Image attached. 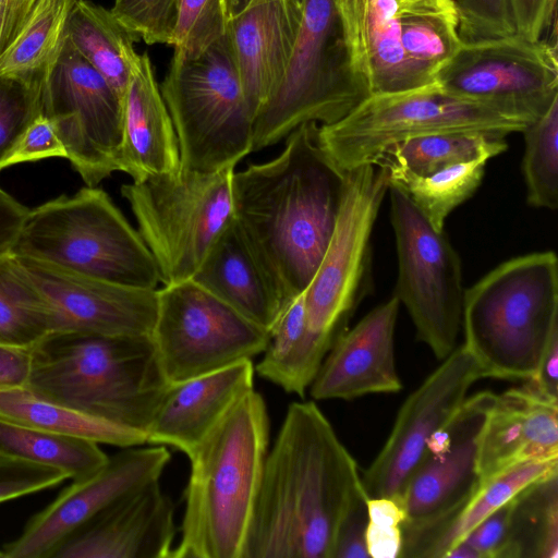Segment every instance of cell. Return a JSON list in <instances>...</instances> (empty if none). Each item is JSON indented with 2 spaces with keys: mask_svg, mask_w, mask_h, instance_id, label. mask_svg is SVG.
<instances>
[{
  "mask_svg": "<svg viewBox=\"0 0 558 558\" xmlns=\"http://www.w3.org/2000/svg\"><path fill=\"white\" fill-rule=\"evenodd\" d=\"M364 495L356 461L320 409L291 403L264 462L242 558H331L343 515Z\"/></svg>",
  "mask_w": 558,
  "mask_h": 558,
  "instance_id": "6da1fadb",
  "label": "cell"
},
{
  "mask_svg": "<svg viewBox=\"0 0 558 558\" xmlns=\"http://www.w3.org/2000/svg\"><path fill=\"white\" fill-rule=\"evenodd\" d=\"M315 122L274 159L232 177L234 219L283 306L306 290L333 234L345 173L317 143Z\"/></svg>",
  "mask_w": 558,
  "mask_h": 558,
  "instance_id": "7a4b0ae2",
  "label": "cell"
},
{
  "mask_svg": "<svg viewBox=\"0 0 558 558\" xmlns=\"http://www.w3.org/2000/svg\"><path fill=\"white\" fill-rule=\"evenodd\" d=\"M268 445L267 407L252 389L187 454L181 538L171 558H242Z\"/></svg>",
  "mask_w": 558,
  "mask_h": 558,
  "instance_id": "3957f363",
  "label": "cell"
},
{
  "mask_svg": "<svg viewBox=\"0 0 558 558\" xmlns=\"http://www.w3.org/2000/svg\"><path fill=\"white\" fill-rule=\"evenodd\" d=\"M31 354L34 393L145 435L171 385L150 336L52 331Z\"/></svg>",
  "mask_w": 558,
  "mask_h": 558,
  "instance_id": "277c9868",
  "label": "cell"
},
{
  "mask_svg": "<svg viewBox=\"0 0 558 558\" xmlns=\"http://www.w3.org/2000/svg\"><path fill=\"white\" fill-rule=\"evenodd\" d=\"M462 328L485 377L532 379L558 332L556 253L511 258L465 290Z\"/></svg>",
  "mask_w": 558,
  "mask_h": 558,
  "instance_id": "5b68a950",
  "label": "cell"
},
{
  "mask_svg": "<svg viewBox=\"0 0 558 558\" xmlns=\"http://www.w3.org/2000/svg\"><path fill=\"white\" fill-rule=\"evenodd\" d=\"M11 252L120 286L154 290L161 282L138 231L96 186L29 210Z\"/></svg>",
  "mask_w": 558,
  "mask_h": 558,
  "instance_id": "8992f818",
  "label": "cell"
},
{
  "mask_svg": "<svg viewBox=\"0 0 558 558\" xmlns=\"http://www.w3.org/2000/svg\"><path fill=\"white\" fill-rule=\"evenodd\" d=\"M368 95L354 65L340 0H303L284 80L254 119L253 150L277 144L303 123H335Z\"/></svg>",
  "mask_w": 558,
  "mask_h": 558,
  "instance_id": "52a82bcc",
  "label": "cell"
},
{
  "mask_svg": "<svg viewBox=\"0 0 558 558\" xmlns=\"http://www.w3.org/2000/svg\"><path fill=\"white\" fill-rule=\"evenodd\" d=\"M159 87L175 130L182 168L234 169L253 151L254 119L228 31L195 58H172Z\"/></svg>",
  "mask_w": 558,
  "mask_h": 558,
  "instance_id": "ba28073f",
  "label": "cell"
},
{
  "mask_svg": "<svg viewBox=\"0 0 558 558\" xmlns=\"http://www.w3.org/2000/svg\"><path fill=\"white\" fill-rule=\"evenodd\" d=\"M530 123L462 99L432 83L398 93L368 95L339 121L318 125L317 143L335 166L349 172L375 165L391 146L437 133L476 132L507 136Z\"/></svg>",
  "mask_w": 558,
  "mask_h": 558,
  "instance_id": "9c48e42d",
  "label": "cell"
},
{
  "mask_svg": "<svg viewBox=\"0 0 558 558\" xmlns=\"http://www.w3.org/2000/svg\"><path fill=\"white\" fill-rule=\"evenodd\" d=\"M234 169L180 168L121 186L163 284L190 280L233 218Z\"/></svg>",
  "mask_w": 558,
  "mask_h": 558,
  "instance_id": "30bf717a",
  "label": "cell"
},
{
  "mask_svg": "<svg viewBox=\"0 0 558 558\" xmlns=\"http://www.w3.org/2000/svg\"><path fill=\"white\" fill-rule=\"evenodd\" d=\"M398 278L395 296L407 308L418 340L444 360L462 328V264L444 230L436 229L398 187L389 185Z\"/></svg>",
  "mask_w": 558,
  "mask_h": 558,
  "instance_id": "8fae6325",
  "label": "cell"
},
{
  "mask_svg": "<svg viewBox=\"0 0 558 558\" xmlns=\"http://www.w3.org/2000/svg\"><path fill=\"white\" fill-rule=\"evenodd\" d=\"M150 338L165 377L177 384L252 360L269 332L190 279L157 289Z\"/></svg>",
  "mask_w": 558,
  "mask_h": 558,
  "instance_id": "7c38bea8",
  "label": "cell"
},
{
  "mask_svg": "<svg viewBox=\"0 0 558 558\" xmlns=\"http://www.w3.org/2000/svg\"><path fill=\"white\" fill-rule=\"evenodd\" d=\"M550 35L463 40L435 82L450 95L531 123L558 100L557 24Z\"/></svg>",
  "mask_w": 558,
  "mask_h": 558,
  "instance_id": "4fadbf2b",
  "label": "cell"
},
{
  "mask_svg": "<svg viewBox=\"0 0 558 558\" xmlns=\"http://www.w3.org/2000/svg\"><path fill=\"white\" fill-rule=\"evenodd\" d=\"M388 187L384 167L367 163L345 172L333 234L304 291L307 329L330 348L366 291L371 236Z\"/></svg>",
  "mask_w": 558,
  "mask_h": 558,
  "instance_id": "5bb4252c",
  "label": "cell"
},
{
  "mask_svg": "<svg viewBox=\"0 0 558 558\" xmlns=\"http://www.w3.org/2000/svg\"><path fill=\"white\" fill-rule=\"evenodd\" d=\"M40 106L87 186L119 171L123 100L66 38L43 84Z\"/></svg>",
  "mask_w": 558,
  "mask_h": 558,
  "instance_id": "9a60e30c",
  "label": "cell"
},
{
  "mask_svg": "<svg viewBox=\"0 0 558 558\" xmlns=\"http://www.w3.org/2000/svg\"><path fill=\"white\" fill-rule=\"evenodd\" d=\"M496 395L468 397L424 447L401 495V534L425 530L453 517L477 493L481 434Z\"/></svg>",
  "mask_w": 558,
  "mask_h": 558,
  "instance_id": "2e32d148",
  "label": "cell"
},
{
  "mask_svg": "<svg viewBox=\"0 0 558 558\" xmlns=\"http://www.w3.org/2000/svg\"><path fill=\"white\" fill-rule=\"evenodd\" d=\"M483 377L482 366L463 344L444 359L405 399L383 449L362 473L368 498L401 500L426 441L456 414L469 389Z\"/></svg>",
  "mask_w": 558,
  "mask_h": 558,
  "instance_id": "e0dca14e",
  "label": "cell"
},
{
  "mask_svg": "<svg viewBox=\"0 0 558 558\" xmlns=\"http://www.w3.org/2000/svg\"><path fill=\"white\" fill-rule=\"evenodd\" d=\"M171 458L163 445L126 447L93 474L73 480L21 535L5 544L7 558H50L74 532L128 494L159 481Z\"/></svg>",
  "mask_w": 558,
  "mask_h": 558,
  "instance_id": "ac0fdd59",
  "label": "cell"
},
{
  "mask_svg": "<svg viewBox=\"0 0 558 558\" xmlns=\"http://www.w3.org/2000/svg\"><path fill=\"white\" fill-rule=\"evenodd\" d=\"M19 258L53 311L54 331L150 336L157 314V289L120 286L36 259Z\"/></svg>",
  "mask_w": 558,
  "mask_h": 558,
  "instance_id": "d6986e66",
  "label": "cell"
},
{
  "mask_svg": "<svg viewBox=\"0 0 558 558\" xmlns=\"http://www.w3.org/2000/svg\"><path fill=\"white\" fill-rule=\"evenodd\" d=\"M174 536V505L155 481L93 518L50 558H171Z\"/></svg>",
  "mask_w": 558,
  "mask_h": 558,
  "instance_id": "ffe728a7",
  "label": "cell"
},
{
  "mask_svg": "<svg viewBox=\"0 0 558 558\" xmlns=\"http://www.w3.org/2000/svg\"><path fill=\"white\" fill-rule=\"evenodd\" d=\"M399 307L393 295L337 338L308 388L313 399L352 400L402 389L395 357Z\"/></svg>",
  "mask_w": 558,
  "mask_h": 558,
  "instance_id": "44dd1931",
  "label": "cell"
},
{
  "mask_svg": "<svg viewBox=\"0 0 558 558\" xmlns=\"http://www.w3.org/2000/svg\"><path fill=\"white\" fill-rule=\"evenodd\" d=\"M558 460V400L526 384L496 395L477 452L482 483L530 461Z\"/></svg>",
  "mask_w": 558,
  "mask_h": 558,
  "instance_id": "7402d4cb",
  "label": "cell"
},
{
  "mask_svg": "<svg viewBox=\"0 0 558 558\" xmlns=\"http://www.w3.org/2000/svg\"><path fill=\"white\" fill-rule=\"evenodd\" d=\"M300 23L301 13L284 0H252L228 21V36L253 119L284 80Z\"/></svg>",
  "mask_w": 558,
  "mask_h": 558,
  "instance_id": "603a6c76",
  "label": "cell"
},
{
  "mask_svg": "<svg viewBox=\"0 0 558 558\" xmlns=\"http://www.w3.org/2000/svg\"><path fill=\"white\" fill-rule=\"evenodd\" d=\"M253 379V362L245 360L171 384L147 428V444L168 445L187 456L231 407L254 389Z\"/></svg>",
  "mask_w": 558,
  "mask_h": 558,
  "instance_id": "cb8c5ba5",
  "label": "cell"
},
{
  "mask_svg": "<svg viewBox=\"0 0 558 558\" xmlns=\"http://www.w3.org/2000/svg\"><path fill=\"white\" fill-rule=\"evenodd\" d=\"M118 166L133 181L181 168L175 130L146 52L135 60L124 94Z\"/></svg>",
  "mask_w": 558,
  "mask_h": 558,
  "instance_id": "d4e9b609",
  "label": "cell"
},
{
  "mask_svg": "<svg viewBox=\"0 0 558 558\" xmlns=\"http://www.w3.org/2000/svg\"><path fill=\"white\" fill-rule=\"evenodd\" d=\"M359 75L368 94L404 92L429 85L408 60L393 0H340Z\"/></svg>",
  "mask_w": 558,
  "mask_h": 558,
  "instance_id": "484cf974",
  "label": "cell"
},
{
  "mask_svg": "<svg viewBox=\"0 0 558 558\" xmlns=\"http://www.w3.org/2000/svg\"><path fill=\"white\" fill-rule=\"evenodd\" d=\"M192 280L268 332L284 307L234 216Z\"/></svg>",
  "mask_w": 558,
  "mask_h": 558,
  "instance_id": "4316f807",
  "label": "cell"
},
{
  "mask_svg": "<svg viewBox=\"0 0 558 558\" xmlns=\"http://www.w3.org/2000/svg\"><path fill=\"white\" fill-rule=\"evenodd\" d=\"M558 472V460L514 465L482 484L477 493L449 520L402 534L399 558H446L475 526L529 484Z\"/></svg>",
  "mask_w": 558,
  "mask_h": 558,
  "instance_id": "83f0119b",
  "label": "cell"
},
{
  "mask_svg": "<svg viewBox=\"0 0 558 558\" xmlns=\"http://www.w3.org/2000/svg\"><path fill=\"white\" fill-rule=\"evenodd\" d=\"M329 350L307 329L302 292L286 304L271 327L256 372L286 392L303 398Z\"/></svg>",
  "mask_w": 558,
  "mask_h": 558,
  "instance_id": "f1b7e54d",
  "label": "cell"
},
{
  "mask_svg": "<svg viewBox=\"0 0 558 558\" xmlns=\"http://www.w3.org/2000/svg\"><path fill=\"white\" fill-rule=\"evenodd\" d=\"M65 38L93 65L123 100L138 54L140 39L110 10L87 0H75Z\"/></svg>",
  "mask_w": 558,
  "mask_h": 558,
  "instance_id": "f546056e",
  "label": "cell"
},
{
  "mask_svg": "<svg viewBox=\"0 0 558 558\" xmlns=\"http://www.w3.org/2000/svg\"><path fill=\"white\" fill-rule=\"evenodd\" d=\"M0 416L60 435L121 448L147 444L144 433L119 426L34 393L27 387L0 389Z\"/></svg>",
  "mask_w": 558,
  "mask_h": 558,
  "instance_id": "4dcf8cb0",
  "label": "cell"
},
{
  "mask_svg": "<svg viewBox=\"0 0 558 558\" xmlns=\"http://www.w3.org/2000/svg\"><path fill=\"white\" fill-rule=\"evenodd\" d=\"M0 458L54 469L72 481L93 474L108 460L95 441L56 434L2 416Z\"/></svg>",
  "mask_w": 558,
  "mask_h": 558,
  "instance_id": "1f68e13d",
  "label": "cell"
},
{
  "mask_svg": "<svg viewBox=\"0 0 558 558\" xmlns=\"http://www.w3.org/2000/svg\"><path fill=\"white\" fill-rule=\"evenodd\" d=\"M75 0H36L11 45L0 56V76L44 84L65 43Z\"/></svg>",
  "mask_w": 558,
  "mask_h": 558,
  "instance_id": "d6a6232c",
  "label": "cell"
},
{
  "mask_svg": "<svg viewBox=\"0 0 558 558\" xmlns=\"http://www.w3.org/2000/svg\"><path fill=\"white\" fill-rule=\"evenodd\" d=\"M54 330L53 311L20 258L0 253V343L32 348Z\"/></svg>",
  "mask_w": 558,
  "mask_h": 558,
  "instance_id": "836d02e7",
  "label": "cell"
},
{
  "mask_svg": "<svg viewBox=\"0 0 558 558\" xmlns=\"http://www.w3.org/2000/svg\"><path fill=\"white\" fill-rule=\"evenodd\" d=\"M488 160L458 163L427 175H418L396 161L380 157L376 166L387 170L389 185L400 189L438 230L449 214L480 186Z\"/></svg>",
  "mask_w": 558,
  "mask_h": 558,
  "instance_id": "e575fe53",
  "label": "cell"
},
{
  "mask_svg": "<svg viewBox=\"0 0 558 558\" xmlns=\"http://www.w3.org/2000/svg\"><path fill=\"white\" fill-rule=\"evenodd\" d=\"M558 557V472L512 497L506 543L499 558Z\"/></svg>",
  "mask_w": 558,
  "mask_h": 558,
  "instance_id": "d590c367",
  "label": "cell"
},
{
  "mask_svg": "<svg viewBox=\"0 0 558 558\" xmlns=\"http://www.w3.org/2000/svg\"><path fill=\"white\" fill-rule=\"evenodd\" d=\"M400 38L408 60L429 81L458 52L463 40L452 0L399 10Z\"/></svg>",
  "mask_w": 558,
  "mask_h": 558,
  "instance_id": "8d00e7d4",
  "label": "cell"
},
{
  "mask_svg": "<svg viewBox=\"0 0 558 558\" xmlns=\"http://www.w3.org/2000/svg\"><path fill=\"white\" fill-rule=\"evenodd\" d=\"M507 148L505 136L476 132L437 133L398 143L381 157L396 161L415 174L427 175L475 159L489 160Z\"/></svg>",
  "mask_w": 558,
  "mask_h": 558,
  "instance_id": "74e56055",
  "label": "cell"
},
{
  "mask_svg": "<svg viewBox=\"0 0 558 558\" xmlns=\"http://www.w3.org/2000/svg\"><path fill=\"white\" fill-rule=\"evenodd\" d=\"M522 173L527 204L536 208L558 207V100L524 130Z\"/></svg>",
  "mask_w": 558,
  "mask_h": 558,
  "instance_id": "f35d334b",
  "label": "cell"
},
{
  "mask_svg": "<svg viewBox=\"0 0 558 558\" xmlns=\"http://www.w3.org/2000/svg\"><path fill=\"white\" fill-rule=\"evenodd\" d=\"M228 21L227 0H178L172 58L199 56L227 34Z\"/></svg>",
  "mask_w": 558,
  "mask_h": 558,
  "instance_id": "ab89813d",
  "label": "cell"
},
{
  "mask_svg": "<svg viewBox=\"0 0 558 558\" xmlns=\"http://www.w3.org/2000/svg\"><path fill=\"white\" fill-rule=\"evenodd\" d=\"M43 84L0 76V171L29 124L41 113Z\"/></svg>",
  "mask_w": 558,
  "mask_h": 558,
  "instance_id": "60d3db41",
  "label": "cell"
},
{
  "mask_svg": "<svg viewBox=\"0 0 558 558\" xmlns=\"http://www.w3.org/2000/svg\"><path fill=\"white\" fill-rule=\"evenodd\" d=\"M178 0H114V17L147 45H170Z\"/></svg>",
  "mask_w": 558,
  "mask_h": 558,
  "instance_id": "b9f144b4",
  "label": "cell"
},
{
  "mask_svg": "<svg viewBox=\"0 0 558 558\" xmlns=\"http://www.w3.org/2000/svg\"><path fill=\"white\" fill-rule=\"evenodd\" d=\"M464 41L515 34L509 0H452Z\"/></svg>",
  "mask_w": 558,
  "mask_h": 558,
  "instance_id": "7bdbcfd3",
  "label": "cell"
},
{
  "mask_svg": "<svg viewBox=\"0 0 558 558\" xmlns=\"http://www.w3.org/2000/svg\"><path fill=\"white\" fill-rule=\"evenodd\" d=\"M366 545L372 558H399L404 510L401 500L389 497L367 499Z\"/></svg>",
  "mask_w": 558,
  "mask_h": 558,
  "instance_id": "ee69618b",
  "label": "cell"
},
{
  "mask_svg": "<svg viewBox=\"0 0 558 558\" xmlns=\"http://www.w3.org/2000/svg\"><path fill=\"white\" fill-rule=\"evenodd\" d=\"M66 478L54 469L0 458V504L53 487Z\"/></svg>",
  "mask_w": 558,
  "mask_h": 558,
  "instance_id": "f6af8a7d",
  "label": "cell"
},
{
  "mask_svg": "<svg viewBox=\"0 0 558 558\" xmlns=\"http://www.w3.org/2000/svg\"><path fill=\"white\" fill-rule=\"evenodd\" d=\"M49 157L66 158V151L51 121L40 113L26 129L10 156L2 163L1 170L16 163Z\"/></svg>",
  "mask_w": 558,
  "mask_h": 558,
  "instance_id": "bcb514c9",
  "label": "cell"
},
{
  "mask_svg": "<svg viewBox=\"0 0 558 558\" xmlns=\"http://www.w3.org/2000/svg\"><path fill=\"white\" fill-rule=\"evenodd\" d=\"M368 496L360 497L343 515L335 538L331 558H368L366 527Z\"/></svg>",
  "mask_w": 558,
  "mask_h": 558,
  "instance_id": "7dc6e473",
  "label": "cell"
},
{
  "mask_svg": "<svg viewBox=\"0 0 558 558\" xmlns=\"http://www.w3.org/2000/svg\"><path fill=\"white\" fill-rule=\"evenodd\" d=\"M512 498L500 506L462 541L474 549L478 558H499L507 539Z\"/></svg>",
  "mask_w": 558,
  "mask_h": 558,
  "instance_id": "c3c4849f",
  "label": "cell"
},
{
  "mask_svg": "<svg viewBox=\"0 0 558 558\" xmlns=\"http://www.w3.org/2000/svg\"><path fill=\"white\" fill-rule=\"evenodd\" d=\"M514 33L538 40L557 20V0H509Z\"/></svg>",
  "mask_w": 558,
  "mask_h": 558,
  "instance_id": "681fc988",
  "label": "cell"
},
{
  "mask_svg": "<svg viewBox=\"0 0 558 558\" xmlns=\"http://www.w3.org/2000/svg\"><path fill=\"white\" fill-rule=\"evenodd\" d=\"M31 365V348L0 343V389L26 387Z\"/></svg>",
  "mask_w": 558,
  "mask_h": 558,
  "instance_id": "f907efd6",
  "label": "cell"
},
{
  "mask_svg": "<svg viewBox=\"0 0 558 558\" xmlns=\"http://www.w3.org/2000/svg\"><path fill=\"white\" fill-rule=\"evenodd\" d=\"M29 209L0 187V253L11 251Z\"/></svg>",
  "mask_w": 558,
  "mask_h": 558,
  "instance_id": "816d5d0a",
  "label": "cell"
},
{
  "mask_svg": "<svg viewBox=\"0 0 558 558\" xmlns=\"http://www.w3.org/2000/svg\"><path fill=\"white\" fill-rule=\"evenodd\" d=\"M36 0H0V56L26 23Z\"/></svg>",
  "mask_w": 558,
  "mask_h": 558,
  "instance_id": "f5cc1de1",
  "label": "cell"
},
{
  "mask_svg": "<svg viewBox=\"0 0 558 558\" xmlns=\"http://www.w3.org/2000/svg\"><path fill=\"white\" fill-rule=\"evenodd\" d=\"M530 380L542 393L558 400V332L550 338L537 372Z\"/></svg>",
  "mask_w": 558,
  "mask_h": 558,
  "instance_id": "db71d44e",
  "label": "cell"
},
{
  "mask_svg": "<svg viewBox=\"0 0 558 558\" xmlns=\"http://www.w3.org/2000/svg\"><path fill=\"white\" fill-rule=\"evenodd\" d=\"M252 0H227L228 20L241 12ZM292 9L302 14L303 0H284Z\"/></svg>",
  "mask_w": 558,
  "mask_h": 558,
  "instance_id": "11a10c76",
  "label": "cell"
},
{
  "mask_svg": "<svg viewBox=\"0 0 558 558\" xmlns=\"http://www.w3.org/2000/svg\"><path fill=\"white\" fill-rule=\"evenodd\" d=\"M399 10H405L417 5L434 3L439 0H393Z\"/></svg>",
  "mask_w": 558,
  "mask_h": 558,
  "instance_id": "9f6ffc18",
  "label": "cell"
},
{
  "mask_svg": "<svg viewBox=\"0 0 558 558\" xmlns=\"http://www.w3.org/2000/svg\"><path fill=\"white\" fill-rule=\"evenodd\" d=\"M0 558H7V555L3 549L0 550Z\"/></svg>",
  "mask_w": 558,
  "mask_h": 558,
  "instance_id": "6f0895ef",
  "label": "cell"
}]
</instances>
